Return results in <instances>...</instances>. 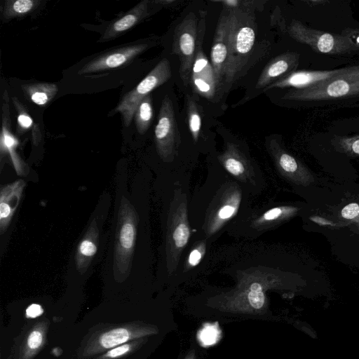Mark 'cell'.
I'll return each mask as SVG.
<instances>
[{"instance_id": "obj_16", "label": "cell", "mask_w": 359, "mask_h": 359, "mask_svg": "<svg viewBox=\"0 0 359 359\" xmlns=\"http://www.w3.org/2000/svg\"><path fill=\"white\" fill-rule=\"evenodd\" d=\"M98 233L97 223L93 221L77 247L75 259L76 267L79 270L86 271L96 254Z\"/></svg>"}, {"instance_id": "obj_1", "label": "cell", "mask_w": 359, "mask_h": 359, "mask_svg": "<svg viewBox=\"0 0 359 359\" xmlns=\"http://www.w3.org/2000/svg\"><path fill=\"white\" fill-rule=\"evenodd\" d=\"M253 17L250 11L232 9L228 13L229 61L225 83L233 79L244 66L255 43Z\"/></svg>"}, {"instance_id": "obj_31", "label": "cell", "mask_w": 359, "mask_h": 359, "mask_svg": "<svg viewBox=\"0 0 359 359\" xmlns=\"http://www.w3.org/2000/svg\"><path fill=\"white\" fill-rule=\"evenodd\" d=\"M341 215L346 219H355L359 216V205L356 203H351L342 208Z\"/></svg>"}, {"instance_id": "obj_20", "label": "cell", "mask_w": 359, "mask_h": 359, "mask_svg": "<svg viewBox=\"0 0 359 359\" xmlns=\"http://www.w3.org/2000/svg\"><path fill=\"white\" fill-rule=\"evenodd\" d=\"M13 102L18 111V132L21 134L31 129L33 142L37 145L41 137L39 128L18 99L13 97Z\"/></svg>"}, {"instance_id": "obj_32", "label": "cell", "mask_w": 359, "mask_h": 359, "mask_svg": "<svg viewBox=\"0 0 359 359\" xmlns=\"http://www.w3.org/2000/svg\"><path fill=\"white\" fill-rule=\"evenodd\" d=\"M43 313V309L41 306L38 304H32L29 305L26 309V317L28 318H35L41 316Z\"/></svg>"}, {"instance_id": "obj_29", "label": "cell", "mask_w": 359, "mask_h": 359, "mask_svg": "<svg viewBox=\"0 0 359 359\" xmlns=\"http://www.w3.org/2000/svg\"><path fill=\"white\" fill-rule=\"evenodd\" d=\"M132 348V345L130 344H124L114 348H111L109 351H107L105 354L103 355V358L104 359H114L118 357H121L128 352H129Z\"/></svg>"}, {"instance_id": "obj_8", "label": "cell", "mask_w": 359, "mask_h": 359, "mask_svg": "<svg viewBox=\"0 0 359 359\" xmlns=\"http://www.w3.org/2000/svg\"><path fill=\"white\" fill-rule=\"evenodd\" d=\"M148 47V43H135L116 48L87 62L79 71V74L119 67L144 52Z\"/></svg>"}, {"instance_id": "obj_25", "label": "cell", "mask_w": 359, "mask_h": 359, "mask_svg": "<svg viewBox=\"0 0 359 359\" xmlns=\"http://www.w3.org/2000/svg\"><path fill=\"white\" fill-rule=\"evenodd\" d=\"M248 299L253 308L259 309L262 307L264 303V294L262 286L259 283H255L251 285Z\"/></svg>"}, {"instance_id": "obj_11", "label": "cell", "mask_w": 359, "mask_h": 359, "mask_svg": "<svg viewBox=\"0 0 359 359\" xmlns=\"http://www.w3.org/2000/svg\"><path fill=\"white\" fill-rule=\"evenodd\" d=\"M348 69L332 71H299L292 72L273 82L264 90H267L273 88L285 87H294L297 88V90L304 89L340 75L346 72Z\"/></svg>"}, {"instance_id": "obj_10", "label": "cell", "mask_w": 359, "mask_h": 359, "mask_svg": "<svg viewBox=\"0 0 359 359\" xmlns=\"http://www.w3.org/2000/svg\"><path fill=\"white\" fill-rule=\"evenodd\" d=\"M210 61L220 88L225 82L229 61L228 14L222 15L219 19L210 50Z\"/></svg>"}, {"instance_id": "obj_19", "label": "cell", "mask_w": 359, "mask_h": 359, "mask_svg": "<svg viewBox=\"0 0 359 359\" xmlns=\"http://www.w3.org/2000/svg\"><path fill=\"white\" fill-rule=\"evenodd\" d=\"M41 3L38 0H6L2 8V16L11 19L26 15Z\"/></svg>"}, {"instance_id": "obj_6", "label": "cell", "mask_w": 359, "mask_h": 359, "mask_svg": "<svg viewBox=\"0 0 359 359\" xmlns=\"http://www.w3.org/2000/svg\"><path fill=\"white\" fill-rule=\"evenodd\" d=\"M289 33L296 40L323 53H344L351 49L353 45L348 38L313 30L299 22L290 25Z\"/></svg>"}, {"instance_id": "obj_13", "label": "cell", "mask_w": 359, "mask_h": 359, "mask_svg": "<svg viewBox=\"0 0 359 359\" xmlns=\"http://www.w3.org/2000/svg\"><path fill=\"white\" fill-rule=\"evenodd\" d=\"M25 182L18 180L3 187L0 193V233L8 229L22 195Z\"/></svg>"}, {"instance_id": "obj_12", "label": "cell", "mask_w": 359, "mask_h": 359, "mask_svg": "<svg viewBox=\"0 0 359 359\" xmlns=\"http://www.w3.org/2000/svg\"><path fill=\"white\" fill-rule=\"evenodd\" d=\"M8 101V95L5 91L3 97L2 130L0 138L1 156L8 154L16 173L18 175H25L27 173V165L17 153L18 141L11 131Z\"/></svg>"}, {"instance_id": "obj_5", "label": "cell", "mask_w": 359, "mask_h": 359, "mask_svg": "<svg viewBox=\"0 0 359 359\" xmlns=\"http://www.w3.org/2000/svg\"><path fill=\"white\" fill-rule=\"evenodd\" d=\"M349 68L348 69V70ZM310 88L291 90L283 99L292 100H323L359 94V82L349 78L346 72Z\"/></svg>"}, {"instance_id": "obj_26", "label": "cell", "mask_w": 359, "mask_h": 359, "mask_svg": "<svg viewBox=\"0 0 359 359\" xmlns=\"http://www.w3.org/2000/svg\"><path fill=\"white\" fill-rule=\"evenodd\" d=\"M172 236L175 245L178 248H182L187 244L189 237L188 226L184 224H180L175 229Z\"/></svg>"}, {"instance_id": "obj_21", "label": "cell", "mask_w": 359, "mask_h": 359, "mask_svg": "<svg viewBox=\"0 0 359 359\" xmlns=\"http://www.w3.org/2000/svg\"><path fill=\"white\" fill-rule=\"evenodd\" d=\"M152 118V98L151 94H149L141 100L135 112V126L140 134H144L147 132Z\"/></svg>"}, {"instance_id": "obj_28", "label": "cell", "mask_w": 359, "mask_h": 359, "mask_svg": "<svg viewBox=\"0 0 359 359\" xmlns=\"http://www.w3.org/2000/svg\"><path fill=\"white\" fill-rule=\"evenodd\" d=\"M43 340V334L40 330L32 331L27 339V346L30 351L38 349L42 344Z\"/></svg>"}, {"instance_id": "obj_7", "label": "cell", "mask_w": 359, "mask_h": 359, "mask_svg": "<svg viewBox=\"0 0 359 359\" xmlns=\"http://www.w3.org/2000/svg\"><path fill=\"white\" fill-rule=\"evenodd\" d=\"M157 149L163 156L171 152L180 137L173 104L169 96H165L159 110L154 130Z\"/></svg>"}, {"instance_id": "obj_3", "label": "cell", "mask_w": 359, "mask_h": 359, "mask_svg": "<svg viewBox=\"0 0 359 359\" xmlns=\"http://www.w3.org/2000/svg\"><path fill=\"white\" fill-rule=\"evenodd\" d=\"M171 67L167 58L162 59L154 68L122 98L115 109L123 118L124 126L128 127L135 116L136 108L141 100L157 87L165 83L171 76Z\"/></svg>"}, {"instance_id": "obj_30", "label": "cell", "mask_w": 359, "mask_h": 359, "mask_svg": "<svg viewBox=\"0 0 359 359\" xmlns=\"http://www.w3.org/2000/svg\"><path fill=\"white\" fill-rule=\"evenodd\" d=\"M201 331L200 338L205 344L209 345L215 343L217 337V330L215 326L205 327Z\"/></svg>"}, {"instance_id": "obj_14", "label": "cell", "mask_w": 359, "mask_h": 359, "mask_svg": "<svg viewBox=\"0 0 359 359\" xmlns=\"http://www.w3.org/2000/svg\"><path fill=\"white\" fill-rule=\"evenodd\" d=\"M299 56L292 53H285L274 58L263 69L257 81L255 88H265L273 82L287 76L295 68Z\"/></svg>"}, {"instance_id": "obj_34", "label": "cell", "mask_w": 359, "mask_h": 359, "mask_svg": "<svg viewBox=\"0 0 359 359\" xmlns=\"http://www.w3.org/2000/svg\"><path fill=\"white\" fill-rule=\"evenodd\" d=\"M234 208L230 205L224 206L219 212V217L221 219H226L232 215Z\"/></svg>"}, {"instance_id": "obj_22", "label": "cell", "mask_w": 359, "mask_h": 359, "mask_svg": "<svg viewBox=\"0 0 359 359\" xmlns=\"http://www.w3.org/2000/svg\"><path fill=\"white\" fill-rule=\"evenodd\" d=\"M187 114L189 131L196 141L201 129V117L196 102L189 97L187 99Z\"/></svg>"}, {"instance_id": "obj_35", "label": "cell", "mask_w": 359, "mask_h": 359, "mask_svg": "<svg viewBox=\"0 0 359 359\" xmlns=\"http://www.w3.org/2000/svg\"><path fill=\"white\" fill-rule=\"evenodd\" d=\"M201 253L198 250H193L189 258V262L192 266H196L198 264L200 259H201Z\"/></svg>"}, {"instance_id": "obj_9", "label": "cell", "mask_w": 359, "mask_h": 359, "mask_svg": "<svg viewBox=\"0 0 359 359\" xmlns=\"http://www.w3.org/2000/svg\"><path fill=\"white\" fill-rule=\"evenodd\" d=\"M201 45L198 42L189 83L199 95L211 99L216 95L219 87L211 63Z\"/></svg>"}, {"instance_id": "obj_37", "label": "cell", "mask_w": 359, "mask_h": 359, "mask_svg": "<svg viewBox=\"0 0 359 359\" xmlns=\"http://www.w3.org/2000/svg\"><path fill=\"white\" fill-rule=\"evenodd\" d=\"M353 221L355 222V223L358 225V228H359V216L355 218V219H353Z\"/></svg>"}, {"instance_id": "obj_18", "label": "cell", "mask_w": 359, "mask_h": 359, "mask_svg": "<svg viewBox=\"0 0 359 359\" xmlns=\"http://www.w3.org/2000/svg\"><path fill=\"white\" fill-rule=\"evenodd\" d=\"M134 337L133 331L126 327H116L101 334L97 341L102 349L112 348L122 345Z\"/></svg>"}, {"instance_id": "obj_17", "label": "cell", "mask_w": 359, "mask_h": 359, "mask_svg": "<svg viewBox=\"0 0 359 359\" xmlns=\"http://www.w3.org/2000/svg\"><path fill=\"white\" fill-rule=\"evenodd\" d=\"M22 88L25 95L39 106L46 105L58 91L56 84L46 82L25 84Z\"/></svg>"}, {"instance_id": "obj_2", "label": "cell", "mask_w": 359, "mask_h": 359, "mask_svg": "<svg viewBox=\"0 0 359 359\" xmlns=\"http://www.w3.org/2000/svg\"><path fill=\"white\" fill-rule=\"evenodd\" d=\"M114 248V269L121 273L131 266L136 236V213L130 202L123 198L119 208Z\"/></svg>"}, {"instance_id": "obj_4", "label": "cell", "mask_w": 359, "mask_h": 359, "mask_svg": "<svg viewBox=\"0 0 359 359\" xmlns=\"http://www.w3.org/2000/svg\"><path fill=\"white\" fill-rule=\"evenodd\" d=\"M197 43V19L193 12L187 14L174 32L172 50L180 60V75L185 85L189 83Z\"/></svg>"}, {"instance_id": "obj_33", "label": "cell", "mask_w": 359, "mask_h": 359, "mask_svg": "<svg viewBox=\"0 0 359 359\" xmlns=\"http://www.w3.org/2000/svg\"><path fill=\"white\" fill-rule=\"evenodd\" d=\"M282 212L280 208H275L271 209L264 215V218L266 220H271L278 218Z\"/></svg>"}, {"instance_id": "obj_15", "label": "cell", "mask_w": 359, "mask_h": 359, "mask_svg": "<svg viewBox=\"0 0 359 359\" xmlns=\"http://www.w3.org/2000/svg\"><path fill=\"white\" fill-rule=\"evenodd\" d=\"M148 0H143L135 5L121 18L111 22L100 38V41L114 39L134 27L137 23L148 15Z\"/></svg>"}, {"instance_id": "obj_27", "label": "cell", "mask_w": 359, "mask_h": 359, "mask_svg": "<svg viewBox=\"0 0 359 359\" xmlns=\"http://www.w3.org/2000/svg\"><path fill=\"white\" fill-rule=\"evenodd\" d=\"M224 166L229 172L236 176L240 175L245 170L243 164L233 157H228L224 161Z\"/></svg>"}, {"instance_id": "obj_23", "label": "cell", "mask_w": 359, "mask_h": 359, "mask_svg": "<svg viewBox=\"0 0 359 359\" xmlns=\"http://www.w3.org/2000/svg\"><path fill=\"white\" fill-rule=\"evenodd\" d=\"M337 145L345 153L359 156V135L337 138Z\"/></svg>"}, {"instance_id": "obj_36", "label": "cell", "mask_w": 359, "mask_h": 359, "mask_svg": "<svg viewBox=\"0 0 359 359\" xmlns=\"http://www.w3.org/2000/svg\"><path fill=\"white\" fill-rule=\"evenodd\" d=\"M346 74L351 79L359 82V67L349 68Z\"/></svg>"}, {"instance_id": "obj_24", "label": "cell", "mask_w": 359, "mask_h": 359, "mask_svg": "<svg viewBox=\"0 0 359 359\" xmlns=\"http://www.w3.org/2000/svg\"><path fill=\"white\" fill-rule=\"evenodd\" d=\"M278 160L279 165L286 172L296 173L299 170H304L293 156L283 151H280Z\"/></svg>"}]
</instances>
